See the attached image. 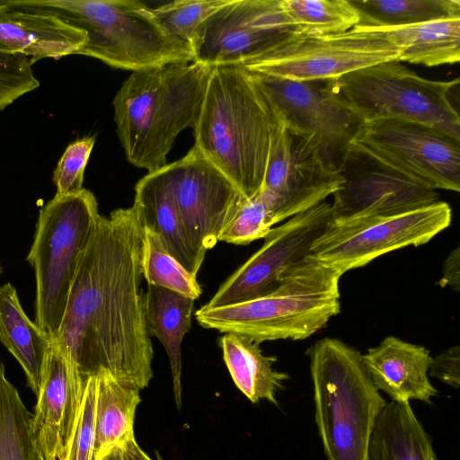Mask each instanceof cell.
I'll use <instances>...</instances> for the list:
<instances>
[{
    "label": "cell",
    "mask_w": 460,
    "mask_h": 460,
    "mask_svg": "<svg viewBox=\"0 0 460 460\" xmlns=\"http://www.w3.org/2000/svg\"><path fill=\"white\" fill-rule=\"evenodd\" d=\"M144 226L134 205L100 215L80 258L65 314L51 341L66 364L73 429L85 380L101 368L138 389L154 376V349L141 292Z\"/></svg>",
    "instance_id": "1"
},
{
    "label": "cell",
    "mask_w": 460,
    "mask_h": 460,
    "mask_svg": "<svg viewBox=\"0 0 460 460\" xmlns=\"http://www.w3.org/2000/svg\"><path fill=\"white\" fill-rule=\"evenodd\" d=\"M284 121L251 73L213 67L194 126V146L249 199L261 188Z\"/></svg>",
    "instance_id": "2"
},
{
    "label": "cell",
    "mask_w": 460,
    "mask_h": 460,
    "mask_svg": "<svg viewBox=\"0 0 460 460\" xmlns=\"http://www.w3.org/2000/svg\"><path fill=\"white\" fill-rule=\"evenodd\" d=\"M213 67L173 63L132 74L112 106L116 132L127 160L148 172L167 164L178 135L193 128Z\"/></svg>",
    "instance_id": "3"
},
{
    "label": "cell",
    "mask_w": 460,
    "mask_h": 460,
    "mask_svg": "<svg viewBox=\"0 0 460 460\" xmlns=\"http://www.w3.org/2000/svg\"><path fill=\"white\" fill-rule=\"evenodd\" d=\"M16 9L53 15L86 34L78 55L132 72L194 61L191 47L169 33L137 0H4Z\"/></svg>",
    "instance_id": "4"
},
{
    "label": "cell",
    "mask_w": 460,
    "mask_h": 460,
    "mask_svg": "<svg viewBox=\"0 0 460 460\" xmlns=\"http://www.w3.org/2000/svg\"><path fill=\"white\" fill-rule=\"evenodd\" d=\"M332 268L307 255L287 269L270 293L220 307L201 306L198 323L206 329L253 341L304 340L341 311L340 279Z\"/></svg>",
    "instance_id": "5"
},
{
    "label": "cell",
    "mask_w": 460,
    "mask_h": 460,
    "mask_svg": "<svg viewBox=\"0 0 460 460\" xmlns=\"http://www.w3.org/2000/svg\"><path fill=\"white\" fill-rule=\"evenodd\" d=\"M314 420L328 460H369L372 430L386 404L368 376L362 353L335 338L306 351Z\"/></svg>",
    "instance_id": "6"
},
{
    "label": "cell",
    "mask_w": 460,
    "mask_h": 460,
    "mask_svg": "<svg viewBox=\"0 0 460 460\" xmlns=\"http://www.w3.org/2000/svg\"><path fill=\"white\" fill-rule=\"evenodd\" d=\"M101 214L92 191L55 196L40 209L27 261L34 270L35 323L51 339L60 328L72 282Z\"/></svg>",
    "instance_id": "7"
},
{
    "label": "cell",
    "mask_w": 460,
    "mask_h": 460,
    "mask_svg": "<svg viewBox=\"0 0 460 460\" xmlns=\"http://www.w3.org/2000/svg\"><path fill=\"white\" fill-rule=\"evenodd\" d=\"M333 92L361 121L403 119L432 126L460 140L451 101L459 79L430 80L400 61L379 63L331 80Z\"/></svg>",
    "instance_id": "8"
},
{
    "label": "cell",
    "mask_w": 460,
    "mask_h": 460,
    "mask_svg": "<svg viewBox=\"0 0 460 460\" xmlns=\"http://www.w3.org/2000/svg\"><path fill=\"white\" fill-rule=\"evenodd\" d=\"M451 220V208L441 200L399 214L331 219L309 255L342 276L392 251L427 243Z\"/></svg>",
    "instance_id": "9"
},
{
    "label": "cell",
    "mask_w": 460,
    "mask_h": 460,
    "mask_svg": "<svg viewBox=\"0 0 460 460\" xmlns=\"http://www.w3.org/2000/svg\"><path fill=\"white\" fill-rule=\"evenodd\" d=\"M398 58L384 31L356 26L341 33L301 35L241 66L291 81H327Z\"/></svg>",
    "instance_id": "10"
},
{
    "label": "cell",
    "mask_w": 460,
    "mask_h": 460,
    "mask_svg": "<svg viewBox=\"0 0 460 460\" xmlns=\"http://www.w3.org/2000/svg\"><path fill=\"white\" fill-rule=\"evenodd\" d=\"M299 36L281 0H229L199 26L190 47L193 62L243 66Z\"/></svg>",
    "instance_id": "11"
},
{
    "label": "cell",
    "mask_w": 460,
    "mask_h": 460,
    "mask_svg": "<svg viewBox=\"0 0 460 460\" xmlns=\"http://www.w3.org/2000/svg\"><path fill=\"white\" fill-rule=\"evenodd\" d=\"M352 143L423 186L460 190V140L432 126L397 119L363 122Z\"/></svg>",
    "instance_id": "12"
},
{
    "label": "cell",
    "mask_w": 460,
    "mask_h": 460,
    "mask_svg": "<svg viewBox=\"0 0 460 460\" xmlns=\"http://www.w3.org/2000/svg\"><path fill=\"white\" fill-rule=\"evenodd\" d=\"M341 181L316 140L284 123L273 143L260 194L275 226L325 201Z\"/></svg>",
    "instance_id": "13"
},
{
    "label": "cell",
    "mask_w": 460,
    "mask_h": 460,
    "mask_svg": "<svg viewBox=\"0 0 460 460\" xmlns=\"http://www.w3.org/2000/svg\"><path fill=\"white\" fill-rule=\"evenodd\" d=\"M341 184L332 194V220L388 216L439 201L428 188L351 143L337 164Z\"/></svg>",
    "instance_id": "14"
},
{
    "label": "cell",
    "mask_w": 460,
    "mask_h": 460,
    "mask_svg": "<svg viewBox=\"0 0 460 460\" xmlns=\"http://www.w3.org/2000/svg\"><path fill=\"white\" fill-rule=\"evenodd\" d=\"M331 219V203L323 201L273 226L263 238L262 246L219 287L204 306L234 305L270 293L287 269L309 255L314 242Z\"/></svg>",
    "instance_id": "15"
},
{
    "label": "cell",
    "mask_w": 460,
    "mask_h": 460,
    "mask_svg": "<svg viewBox=\"0 0 460 460\" xmlns=\"http://www.w3.org/2000/svg\"><path fill=\"white\" fill-rule=\"evenodd\" d=\"M251 75L286 126L312 136L337 169L362 121L343 104L327 81H291Z\"/></svg>",
    "instance_id": "16"
},
{
    "label": "cell",
    "mask_w": 460,
    "mask_h": 460,
    "mask_svg": "<svg viewBox=\"0 0 460 460\" xmlns=\"http://www.w3.org/2000/svg\"><path fill=\"white\" fill-rule=\"evenodd\" d=\"M172 194L193 243L207 252L246 199L238 188L194 146L166 164Z\"/></svg>",
    "instance_id": "17"
},
{
    "label": "cell",
    "mask_w": 460,
    "mask_h": 460,
    "mask_svg": "<svg viewBox=\"0 0 460 460\" xmlns=\"http://www.w3.org/2000/svg\"><path fill=\"white\" fill-rule=\"evenodd\" d=\"M431 360L427 348L395 336L385 338L362 354L363 365L375 386L395 402L431 403L438 393L429 378Z\"/></svg>",
    "instance_id": "18"
},
{
    "label": "cell",
    "mask_w": 460,
    "mask_h": 460,
    "mask_svg": "<svg viewBox=\"0 0 460 460\" xmlns=\"http://www.w3.org/2000/svg\"><path fill=\"white\" fill-rule=\"evenodd\" d=\"M84 31L45 13L21 10L0 0V53L20 54L34 62L78 55Z\"/></svg>",
    "instance_id": "19"
},
{
    "label": "cell",
    "mask_w": 460,
    "mask_h": 460,
    "mask_svg": "<svg viewBox=\"0 0 460 460\" xmlns=\"http://www.w3.org/2000/svg\"><path fill=\"white\" fill-rule=\"evenodd\" d=\"M144 228L155 232L166 250L192 275L197 276L207 252L191 241L172 194L166 165L141 178L135 186L133 204Z\"/></svg>",
    "instance_id": "20"
},
{
    "label": "cell",
    "mask_w": 460,
    "mask_h": 460,
    "mask_svg": "<svg viewBox=\"0 0 460 460\" xmlns=\"http://www.w3.org/2000/svg\"><path fill=\"white\" fill-rule=\"evenodd\" d=\"M69 405V384L66 360L51 341L44 361L32 431L46 460H61L63 431Z\"/></svg>",
    "instance_id": "21"
},
{
    "label": "cell",
    "mask_w": 460,
    "mask_h": 460,
    "mask_svg": "<svg viewBox=\"0 0 460 460\" xmlns=\"http://www.w3.org/2000/svg\"><path fill=\"white\" fill-rule=\"evenodd\" d=\"M0 342L18 361L37 395L51 338L27 316L9 282L0 287Z\"/></svg>",
    "instance_id": "22"
},
{
    "label": "cell",
    "mask_w": 460,
    "mask_h": 460,
    "mask_svg": "<svg viewBox=\"0 0 460 460\" xmlns=\"http://www.w3.org/2000/svg\"><path fill=\"white\" fill-rule=\"evenodd\" d=\"M145 314L149 335L164 345L170 362L174 400L181 407V344L191 326L193 299L170 289L147 285L144 293Z\"/></svg>",
    "instance_id": "23"
},
{
    "label": "cell",
    "mask_w": 460,
    "mask_h": 460,
    "mask_svg": "<svg viewBox=\"0 0 460 460\" xmlns=\"http://www.w3.org/2000/svg\"><path fill=\"white\" fill-rule=\"evenodd\" d=\"M369 460H438L409 402H386L374 425Z\"/></svg>",
    "instance_id": "24"
},
{
    "label": "cell",
    "mask_w": 460,
    "mask_h": 460,
    "mask_svg": "<svg viewBox=\"0 0 460 460\" xmlns=\"http://www.w3.org/2000/svg\"><path fill=\"white\" fill-rule=\"evenodd\" d=\"M95 441L93 460L135 438L134 421L141 402L139 390L119 382L107 369L96 374Z\"/></svg>",
    "instance_id": "25"
},
{
    "label": "cell",
    "mask_w": 460,
    "mask_h": 460,
    "mask_svg": "<svg viewBox=\"0 0 460 460\" xmlns=\"http://www.w3.org/2000/svg\"><path fill=\"white\" fill-rule=\"evenodd\" d=\"M219 344L225 364L237 388L252 403L267 400L277 405V393L289 378L287 373L273 368L277 358L264 355L260 343L234 333H225Z\"/></svg>",
    "instance_id": "26"
},
{
    "label": "cell",
    "mask_w": 460,
    "mask_h": 460,
    "mask_svg": "<svg viewBox=\"0 0 460 460\" xmlns=\"http://www.w3.org/2000/svg\"><path fill=\"white\" fill-rule=\"evenodd\" d=\"M399 50L398 61L437 66L460 59V17L413 25L377 28Z\"/></svg>",
    "instance_id": "27"
},
{
    "label": "cell",
    "mask_w": 460,
    "mask_h": 460,
    "mask_svg": "<svg viewBox=\"0 0 460 460\" xmlns=\"http://www.w3.org/2000/svg\"><path fill=\"white\" fill-rule=\"evenodd\" d=\"M358 27L393 28L460 17L459 0H349ZM356 27V26H355Z\"/></svg>",
    "instance_id": "28"
},
{
    "label": "cell",
    "mask_w": 460,
    "mask_h": 460,
    "mask_svg": "<svg viewBox=\"0 0 460 460\" xmlns=\"http://www.w3.org/2000/svg\"><path fill=\"white\" fill-rule=\"evenodd\" d=\"M32 417L0 361V460H46L32 431Z\"/></svg>",
    "instance_id": "29"
},
{
    "label": "cell",
    "mask_w": 460,
    "mask_h": 460,
    "mask_svg": "<svg viewBox=\"0 0 460 460\" xmlns=\"http://www.w3.org/2000/svg\"><path fill=\"white\" fill-rule=\"evenodd\" d=\"M285 13L301 35H329L353 29L358 14L349 0H281Z\"/></svg>",
    "instance_id": "30"
},
{
    "label": "cell",
    "mask_w": 460,
    "mask_h": 460,
    "mask_svg": "<svg viewBox=\"0 0 460 460\" xmlns=\"http://www.w3.org/2000/svg\"><path fill=\"white\" fill-rule=\"evenodd\" d=\"M142 275L147 285L170 289L193 300L202 289L197 276L190 273L164 247L157 234L144 228Z\"/></svg>",
    "instance_id": "31"
},
{
    "label": "cell",
    "mask_w": 460,
    "mask_h": 460,
    "mask_svg": "<svg viewBox=\"0 0 460 460\" xmlns=\"http://www.w3.org/2000/svg\"><path fill=\"white\" fill-rule=\"evenodd\" d=\"M229 0H178L152 8L161 25L190 46L199 26Z\"/></svg>",
    "instance_id": "32"
},
{
    "label": "cell",
    "mask_w": 460,
    "mask_h": 460,
    "mask_svg": "<svg viewBox=\"0 0 460 460\" xmlns=\"http://www.w3.org/2000/svg\"><path fill=\"white\" fill-rule=\"evenodd\" d=\"M274 226L260 190L245 199L219 234L218 242L244 245L264 238Z\"/></svg>",
    "instance_id": "33"
},
{
    "label": "cell",
    "mask_w": 460,
    "mask_h": 460,
    "mask_svg": "<svg viewBox=\"0 0 460 460\" xmlns=\"http://www.w3.org/2000/svg\"><path fill=\"white\" fill-rule=\"evenodd\" d=\"M96 376L87 377L73 429L61 460H93L95 441Z\"/></svg>",
    "instance_id": "34"
},
{
    "label": "cell",
    "mask_w": 460,
    "mask_h": 460,
    "mask_svg": "<svg viewBox=\"0 0 460 460\" xmlns=\"http://www.w3.org/2000/svg\"><path fill=\"white\" fill-rule=\"evenodd\" d=\"M95 139L94 136H88L67 146L53 172L56 194H73L84 189V171Z\"/></svg>",
    "instance_id": "35"
},
{
    "label": "cell",
    "mask_w": 460,
    "mask_h": 460,
    "mask_svg": "<svg viewBox=\"0 0 460 460\" xmlns=\"http://www.w3.org/2000/svg\"><path fill=\"white\" fill-rule=\"evenodd\" d=\"M31 66L23 55L0 53V111L40 86Z\"/></svg>",
    "instance_id": "36"
},
{
    "label": "cell",
    "mask_w": 460,
    "mask_h": 460,
    "mask_svg": "<svg viewBox=\"0 0 460 460\" xmlns=\"http://www.w3.org/2000/svg\"><path fill=\"white\" fill-rule=\"evenodd\" d=\"M429 375L457 389L460 385V347L452 346L432 358Z\"/></svg>",
    "instance_id": "37"
},
{
    "label": "cell",
    "mask_w": 460,
    "mask_h": 460,
    "mask_svg": "<svg viewBox=\"0 0 460 460\" xmlns=\"http://www.w3.org/2000/svg\"><path fill=\"white\" fill-rule=\"evenodd\" d=\"M441 287H450L456 291L460 289V248L452 250L442 267V277L438 281Z\"/></svg>",
    "instance_id": "38"
},
{
    "label": "cell",
    "mask_w": 460,
    "mask_h": 460,
    "mask_svg": "<svg viewBox=\"0 0 460 460\" xmlns=\"http://www.w3.org/2000/svg\"><path fill=\"white\" fill-rule=\"evenodd\" d=\"M124 460H153L137 445L135 438L123 445Z\"/></svg>",
    "instance_id": "39"
},
{
    "label": "cell",
    "mask_w": 460,
    "mask_h": 460,
    "mask_svg": "<svg viewBox=\"0 0 460 460\" xmlns=\"http://www.w3.org/2000/svg\"><path fill=\"white\" fill-rule=\"evenodd\" d=\"M101 460H124L123 447H116Z\"/></svg>",
    "instance_id": "40"
},
{
    "label": "cell",
    "mask_w": 460,
    "mask_h": 460,
    "mask_svg": "<svg viewBox=\"0 0 460 460\" xmlns=\"http://www.w3.org/2000/svg\"><path fill=\"white\" fill-rule=\"evenodd\" d=\"M0 272H1V268H0Z\"/></svg>",
    "instance_id": "41"
}]
</instances>
